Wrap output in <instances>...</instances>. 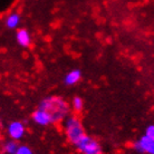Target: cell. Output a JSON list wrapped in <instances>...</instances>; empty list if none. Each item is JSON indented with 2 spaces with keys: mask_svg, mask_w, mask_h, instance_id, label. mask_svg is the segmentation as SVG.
<instances>
[{
  "mask_svg": "<svg viewBox=\"0 0 154 154\" xmlns=\"http://www.w3.org/2000/svg\"><path fill=\"white\" fill-rule=\"evenodd\" d=\"M39 108L45 109L49 113L53 124H58L69 116V104L63 97L48 96L39 103Z\"/></svg>",
  "mask_w": 154,
  "mask_h": 154,
  "instance_id": "obj_1",
  "label": "cell"
},
{
  "mask_svg": "<svg viewBox=\"0 0 154 154\" xmlns=\"http://www.w3.org/2000/svg\"><path fill=\"white\" fill-rule=\"evenodd\" d=\"M64 132L67 140L76 146L78 143L86 136V132L84 130V126L82 124L81 119L76 115L68 116L64 122Z\"/></svg>",
  "mask_w": 154,
  "mask_h": 154,
  "instance_id": "obj_2",
  "label": "cell"
},
{
  "mask_svg": "<svg viewBox=\"0 0 154 154\" xmlns=\"http://www.w3.org/2000/svg\"><path fill=\"white\" fill-rule=\"evenodd\" d=\"M77 150L82 154H103L102 146L98 141L93 139L92 136L86 135L84 139L76 145Z\"/></svg>",
  "mask_w": 154,
  "mask_h": 154,
  "instance_id": "obj_3",
  "label": "cell"
},
{
  "mask_svg": "<svg viewBox=\"0 0 154 154\" xmlns=\"http://www.w3.org/2000/svg\"><path fill=\"white\" fill-rule=\"evenodd\" d=\"M132 147L136 153L154 154V141L147 137L145 134L141 136L137 141H135Z\"/></svg>",
  "mask_w": 154,
  "mask_h": 154,
  "instance_id": "obj_4",
  "label": "cell"
},
{
  "mask_svg": "<svg viewBox=\"0 0 154 154\" xmlns=\"http://www.w3.org/2000/svg\"><path fill=\"white\" fill-rule=\"evenodd\" d=\"M7 134L11 140L20 141L26 134V125L20 121H12L8 124Z\"/></svg>",
  "mask_w": 154,
  "mask_h": 154,
  "instance_id": "obj_5",
  "label": "cell"
},
{
  "mask_svg": "<svg viewBox=\"0 0 154 154\" xmlns=\"http://www.w3.org/2000/svg\"><path fill=\"white\" fill-rule=\"evenodd\" d=\"M31 119L34 121V123L39 125V126H48L50 124H53V119H51L49 113L39 107L32 113Z\"/></svg>",
  "mask_w": 154,
  "mask_h": 154,
  "instance_id": "obj_6",
  "label": "cell"
},
{
  "mask_svg": "<svg viewBox=\"0 0 154 154\" xmlns=\"http://www.w3.org/2000/svg\"><path fill=\"white\" fill-rule=\"evenodd\" d=\"M16 40L18 42V45L23 48L26 47H29L31 45V35L30 32L25 29V28H21V29H18L17 32H16Z\"/></svg>",
  "mask_w": 154,
  "mask_h": 154,
  "instance_id": "obj_7",
  "label": "cell"
},
{
  "mask_svg": "<svg viewBox=\"0 0 154 154\" xmlns=\"http://www.w3.org/2000/svg\"><path fill=\"white\" fill-rule=\"evenodd\" d=\"M82 78V72L79 69H73L70 70L68 74H66L65 78H64V83L67 86H73V85L77 84L81 81Z\"/></svg>",
  "mask_w": 154,
  "mask_h": 154,
  "instance_id": "obj_8",
  "label": "cell"
},
{
  "mask_svg": "<svg viewBox=\"0 0 154 154\" xmlns=\"http://www.w3.org/2000/svg\"><path fill=\"white\" fill-rule=\"evenodd\" d=\"M20 23V16L17 12H11L7 16L5 20V26L8 29H17Z\"/></svg>",
  "mask_w": 154,
  "mask_h": 154,
  "instance_id": "obj_9",
  "label": "cell"
},
{
  "mask_svg": "<svg viewBox=\"0 0 154 154\" xmlns=\"http://www.w3.org/2000/svg\"><path fill=\"white\" fill-rule=\"evenodd\" d=\"M19 145L20 144H18L17 141L10 139L4 143V145H2V151H4L5 154H16L17 153V151H18V149H19Z\"/></svg>",
  "mask_w": 154,
  "mask_h": 154,
  "instance_id": "obj_10",
  "label": "cell"
},
{
  "mask_svg": "<svg viewBox=\"0 0 154 154\" xmlns=\"http://www.w3.org/2000/svg\"><path fill=\"white\" fill-rule=\"evenodd\" d=\"M72 108H73L74 112L76 113H79L83 111V108H84V100L83 98L79 96H75L72 100Z\"/></svg>",
  "mask_w": 154,
  "mask_h": 154,
  "instance_id": "obj_11",
  "label": "cell"
},
{
  "mask_svg": "<svg viewBox=\"0 0 154 154\" xmlns=\"http://www.w3.org/2000/svg\"><path fill=\"white\" fill-rule=\"evenodd\" d=\"M16 154H34V152H32V150H31L28 145L20 144L19 149H18V151H17V153Z\"/></svg>",
  "mask_w": 154,
  "mask_h": 154,
  "instance_id": "obj_12",
  "label": "cell"
},
{
  "mask_svg": "<svg viewBox=\"0 0 154 154\" xmlns=\"http://www.w3.org/2000/svg\"><path fill=\"white\" fill-rule=\"evenodd\" d=\"M145 135H146L147 137H150L151 140L154 141V124H151V125H149V126L146 127Z\"/></svg>",
  "mask_w": 154,
  "mask_h": 154,
  "instance_id": "obj_13",
  "label": "cell"
}]
</instances>
